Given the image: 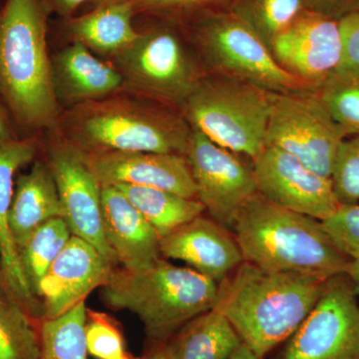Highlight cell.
<instances>
[{"mask_svg":"<svg viewBox=\"0 0 359 359\" xmlns=\"http://www.w3.org/2000/svg\"><path fill=\"white\" fill-rule=\"evenodd\" d=\"M328 278L269 271L244 262L219 283L214 309L228 318L245 346L264 359L306 320Z\"/></svg>","mask_w":359,"mask_h":359,"instance_id":"6da1fadb","label":"cell"},{"mask_svg":"<svg viewBox=\"0 0 359 359\" xmlns=\"http://www.w3.org/2000/svg\"><path fill=\"white\" fill-rule=\"evenodd\" d=\"M41 0H6L0 9V99L22 128H53L61 105L47 46Z\"/></svg>","mask_w":359,"mask_h":359,"instance_id":"7a4b0ae2","label":"cell"},{"mask_svg":"<svg viewBox=\"0 0 359 359\" xmlns=\"http://www.w3.org/2000/svg\"><path fill=\"white\" fill-rule=\"evenodd\" d=\"M58 133L84 153L153 152L186 156L192 127L181 110L144 98L107 97L72 106Z\"/></svg>","mask_w":359,"mask_h":359,"instance_id":"3957f363","label":"cell"},{"mask_svg":"<svg viewBox=\"0 0 359 359\" xmlns=\"http://www.w3.org/2000/svg\"><path fill=\"white\" fill-rule=\"evenodd\" d=\"M231 231L245 262L269 271L332 276L351 259L318 219L273 204L257 193L238 209Z\"/></svg>","mask_w":359,"mask_h":359,"instance_id":"277c9868","label":"cell"},{"mask_svg":"<svg viewBox=\"0 0 359 359\" xmlns=\"http://www.w3.org/2000/svg\"><path fill=\"white\" fill-rule=\"evenodd\" d=\"M219 285L195 269L161 259L150 268L113 269L101 295L106 306L136 314L153 342H166L215 308Z\"/></svg>","mask_w":359,"mask_h":359,"instance_id":"5b68a950","label":"cell"},{"mask_svg":"<svg viewBox=\"0 0 359 359\" xmlns=\"http://www.w3.org/2000/svg\"><path fill=\"white\" fill-rule=\"evenodd\" d=\"M273 95L249 82L205 73L181 111L193 129L254 160L266 148Z\"/></svg>","mask_w":359,"mask_h":359,"instance_id":"8992f818","label":"cell"},{"mask_svg":"<svg viewBox=\"0 0 359 359\" xmlns=\"http://www.w3.org/2000/svg\"><path fill=\"white\" fill-rule=\"evenodd\" d=\"M190 39L205 73L249 82L271 93L316 90L283 70L269 45L229 8L199 14Z\"/></svg>","mask_w":359,"mask_h":359,"instance_id":"52a82bcc","label":"cell"},{"mask_svg":"<svg viewBox=\"0 0 359 359\" xmlns=\"http://www.w3.org/2000/svg\"><path fill=\"white\" fill-rule=\"evenodd\" d=\"M112 60L124 87L179 110L205 74L194 49L169 27L140 32Z\"/></svg>","mask_w":359,"mask_h":359,"instance_id":"ba28073f","label":"cell"},{"mask_svg":"<svg viewBox=\"0 0 359 359\" xmlns=\"http://www.w3.org/2000/svg\"><path fill=\"white\" fill-rule=\"evenodd\" d=\"M346 138L316 90L273 93L266 146L280 149L311 171L332 178L337 151Z\"/></svg>","mask_w":359,"mask_h":359,"instance_id":"9c48e42d","label":"cell"},{"mask_svg":"<svg viewBox=\"0 0 359 359\" xmlns=\"http://www.w3.org/2000/svg\"><path fill=\"white\" fill-rule=\"evenodd\" d=\"M276 359H359V304L347 273L327 278L316 306Z\"/></svg>","mask_w":359,"mask_h":359,"instance_id":"30bf717a","label":"cell"},{"mask_svg":"<svg viewBox=\"0 0 359 359\" xmlns=\"http://www.w3.org/2000/svg\"><path fill=\"white\" fill-rule=\"evenodd\" d=\"M186 158L197 200L212 219L231 231L238 209L257 193L252 160L222 147L193 128Z\"/></svg>","mask_w":359,"mask_h":359,"instance_id":"8fae6325","label":"cell"},{"mask_svg":"<svg viewBox=\"0 0 359 359\" xmlns=\"http://www.w3.org/2000/svg\"><path fill=\"white\" fill-rule=\"evenodd\" d=\"M58 135L49 146L47 163L57 186L62 218L73 236L86 241L114 264L117 261L104 233L102 184L84 153Z\"/></svg>","mask_w":359,"mask_h":359,"instance_id":"7c38bea8","label":"cell"},{"mask_svg":"<svg viewBox=\"0 0 359 359\" xmlns=\"http://www.w3.org/2000/svg\"><path fill=\"white\" fill-rule=\"evenodd\" d=\"M252 165L257 193L273 204L320 222L339 209L332 178L311 171L289 153L266 146Z\"/></svg>","mask_w":359,"mask_h":359,"instance_id":"4fadbf2b","label":"cell"},{"mask_svg":"<svg viewBox=\"0 0 359 359\" xmlns=\"http://www.w3.org/2000/svg\"><path fill=\"white\" fill-rule=\"evenodd\" d=\"M269 49L283 70L316 90L341 63L339 22L304 11L271 41Z\"/></svg>","mask_w":359,"mask_h":359,"instance_id":"5bb4252c","label":"cell"},{"mask_svg":"<svg viewBox=\"0 0 359 359\" xmlns=\"http://www.w3.org/2000/svg\"><path fill=\"white\" fill-rule=\"evenodd\" d=\"M113 264L96 248L72 236L37 287L43 320L62 316L105 285Z\"/></svg>","mask_w":359,"mask_h":359,"instance_id":"9a60e30c","label":"cell"},{"mask_svg":"<svg viewBox=\"0 0 359 359\" xmlns=\"http://www.w3.org/2000/svg\"><path fill=\"white\" fill-rule=\"evenodd\" d=\"M84 156L102 185L149 187L197 199L186 156L153 152L84 153Z\"/></svg>","mask_w":359,"mask_h":359,"instance_id":"2e32d148","label":"cell"},{"mask_svg":"<svg viewBox=\"0 0 359 359\" xmlns=\"http://www.w3.org/2000/svg\"><path fill=\"white\" fill-rule=\"evenodd\" d=\"M36 152V142L32 138L0 141V285L32 318H43L41 302L23 273L9 226L16 174L34 160Z\"/></svg>","mask_w":359,"mask_h":359,"instance_id":"e0dca14e","label":"cell"},{"mask_svg":"<svg viewBox=\"0 0 359 359\" xmlns=\"http://www.w3.org/2000/svg\"><path fill=\"white\" fill-rule=\"evenodd\" d=\"M160 250L218 285L245 262L233 231L204 214L161 238Z\"/></svg>","mask_w":359,"mask_h":359,"instance_id":"ac0fdd59","label":"cell"},{"mask_svg":"<svg viewBox=\"0 0 359 359\" xmlns=\"http://www.w3.org/2000/svg\"><path fill=\"white\" fill-rule=\"evenodd\" d=\"M102 218L106 240L123 269H145L162 259L159 235L117 187L102 185Z\"/></svg>","mask_w":359,"mask_h":359,"instance_id":"d6986e66","label":"cell"},{"mask_svg":"<svg viewBox=\"0 0 359 359\" xmlns=\"http://www.w3.org/2000/svg\"><path fill=\"white\" fill-rule=\"evenodd\" d=\"M52 74L60 105L101 100L124 87L117 68L97 58L79 42L73 41L52 58Z\"/></svg>","mask_w":359,"mask_h":359,"instance_id":"ffe728a7","label":"cell"},{"mask_svg":"<svg viewBox=\"0 0 359 359\" xmlns=\"http://www.w3.org/2000/svg\"><path fill=\"white\" fill-rule=\"evenodd\" d=\"M58 217L62 218V209L55 179L48 163L36 161L14 187L9 226L18 250L41 224Z\"/></svg>","mask_w":359,"mask_h":359,"instance_id":"44dd1931","label":"cell"},{"mask_svg":"<svg viewBox=\"0 0 359 359\" xmlns=\"http://www.w3.org/2000/svg\"><path fill=\"white\" fill-rule=\"evenodd\" d=\"M136 13L134 0L97 6L91 13L72 18L68 32L93 53L115 57L138 39L132 20Z\"/></svg>","mask_w":359,"mask_h":359,"instance_id":"7402d4cb","label":"cell"},{"mask_svg":"<svg viewBox=\"0 0 359 359\" xmlns=\"http://www.w3.org/2000/svg\"><path fill=\"white\" fill-rule=\"evenodd\" d=\"M167 344L173 359H230L244 342L228 318L212 309L187 323Z\"/></svg>","mask_w":359,"mask_h":359,"instance_id":"603a6c76","label":"cell"},{"mask_svg":"<svg viewBox=\"0 0 359 359\" xmlns=\"http://www.w3.org/2000/svg\"><path fill=\"white\" fill-rule=\"evenodd\" d=\"M153 226L160 238L205 212L197 199L182 197L161 189L115 185Z\"/></svg>","mask_w":359,"mask_h":359,"instance_id":"cb8c5ba5","label":"cell"},{"mask_svg":"<svg viewBox=\"0 0 359 359\" xmlns=\"http://www.w3.org/2000/svg\"><path fill=\"white\" fill-rule=\"evenodd\" d=\"M85 302L55 318L43 320L39 330V359H88Z\"/></svg>","mask_w":359,"mask_h":359,"instance_id":"d4e9b609","label":"cell"},{"mask_svg":"<svg viewBox=\"0 0 359 359\" xmlns=\"http://www.w3.org/2000/svg\"><path fill=\"white\" fill-rule=\"evenodd\" d=\"M72 236L65 219L58 217L41 224L18 250L23 273L35 294L40 280Z\"/></svg>","mask_w":359,"mask_h":359,"instance_id":"484cf974","label":"cell"},{"mask_svg":"<svg viewBox=\"0 0 359 359\" xmlns=\"http://www.w3.org/2000/svg\"><path fill=\"white\" fill-rule=\"evenodd\" d=\"M39 358V332L32 316L0 285V359Z\"/></svg>","mask_w":359,"mask_h":359,"instance_id":"4316f807","label":"cell"},{"mask_svg":"<svg viewBox=\"0 0 359 359\" xmlns=\"http://www.w3.org/2000/svg\"><path fill=\"white\" fill-rule=\"evenodd\" d=\"M229 9L247 23L269 47L306 11L304 0H231Z\"/></svg>","mask_w":359,"mask_h":359,"instance_id":"83f0119b","label":"cell"},{"mask_svg":"<svg viewBox=\"0 0 359 359\" xmlns=\"http://www.w3.org/2000/svg\"><path fill=\"white\" fill-rule=\"evenodd\" d=\"M316 92L347 138L359 136V74L335 71Z\"/></svg>","mask_w":359,"mask_h":359,"instance_id":"f1b7e54d","label":"cell"},{"mask_svg":"<svg viewBox=\"0 0 359 359\" xmlns=\"http://www.w3.org/2000/svg\"><path fill=\"white\" fill-rule=\"evenodd\" d=\"M332 181L340 205L359 203V136L346 138L340 144Z\"/></svg>","mask_w":359,"mask_h":359,"instance_id":"f546056e","label":"cell"},{"mask_svg":"<svg viewBox=\"0 0 359 359\" xmlns=\"http://www.w3.org/2000/svg\"><path fill=\"white\" fill-rule=\"evenodd\" d=\"M85 339L88 353L94 358L110 359L125 353L121 332L107 314L87 309Z\"/></svg>","mask_w":359,"mask_h":359,"instance_id":"4dcf8cb0","label":"cell"},{"mask_svg":"<svg viewBox=\"0 0 359 359\" xmlns=\"http://www.w3.org/2000/svg\"><path fill=\"white\" fill-rule=\"evenodd\" d=\"M321 224L344 256L359 259V203L340 205Z\"/></svg>","mask_w":359,"mask_h":359,"instance_id":"1f68e13d","label":"cell"},{"mask_svg":"<svg viewBox=\"0 0 359 359\" xmlns=\"http://www.w3.org/2000/svg\"><path fill=\"white\" fill-rule=\"evenodd\" d=\"M231 0H134L136 13H151L177 15L219 11L222 6L231 4Z\"/></svg>","mask_w":359,"mask_h":359,"instance_id":"d6a6232c","label":"cell"},{"mask_svg":"<svg viewBox=\"0 0 359 359\" xmlns=\"http://www.w3.org/2000/svg\"><path fill=\"white\" fill-rule=\"evenodd\" d=\"M342 39V59L339 70L359 74V11L339 21Z\"/></svg>","mask_w":359,"mask_h":359,"instance_id":"836d02e7","label":"cell"},{"mask_svg":"<svg viewBox=\"0 0 359 359\" xmlns=\"http://www.w3.org/2000/svg\"><path fill=\"white\" fill-rule=\"evenodd\" d=\"M304 4L306 11L337 21L359 11V0H304Z\"/></svg>","mask_w":359,"mask_h":359,"instance_id":"e575fe53","label":"cell"},{"mask_svg":"<svg viewBox=\"0 0 359 359\" xmlns=\"http://www.w3.org/2000/svg\"><path fill=\"white\" fill-rule=\"evenodd\" d=\"M95 1L96 0H49L51 6L55 9L56 13L62 16H70L77 11L85 2Z\"/></svg>","mask_w":359,"mask_h":359,"instance_id":"d590c367","label":"cell"},{"mask_svg":"<svg viewBox=\"0 0 359 359\" xmlns=\"http://www.w3.org/2000/svg\"><path fill=\"white\" fill-rule=\"evenodd\" d=\"M1 100V99H0ZM4 104L0 103V141L11 140L15 138L13 135L11 121L8 119V112Z\"/></svg>","mask_w":359,"mask_h":359,"instance_id":"8d00e7d4","label":"cell"},{"mask_svg":"<svg viewBox=\"0 0 359 359\" xmlns=\"http://www.w3.org/2000/svg\"><path fill=\"white\" fill-rule=\"evenodd\" d=\"M145 359H173L166 342H154V346Z\"/></svg>","mask_w":359,"mask_h":359,"instance_id":"74e56055","label":"cell"},{"mask_svg":"<svg viewBox=\"0 0 359 359\" xmlns=\"http://www.w3.org/2000/svg\"><path fill=\"white\" fill-rule=\"evenodd\" d=\"M346 273L353 283L354 292L359 297V259H353L351 262Z\"/></svg>","mask_w":359,"mask_h":359,"instance_id":"f35d334b","label":"cell"},{"mask_svg":"<svg viewBox=\"0 0 359 359\" xmlns=\"http://www.w3.org/2000/svg\"><path fill=\"white\" fill-rule=\"evenodd\" d=\"M230 359H261L257 358L256 354L252 353V351L245 346V344H243L242 346H241L240 348L238 349L237 351H236L235 353L233 354V355L231 356Z\"/></svg>","mask_w":359,"mask_h":359,"instance_id":"ab89813d","label":"cell"},{"mask_svg":"<svg viewBox=\"0 0 359 359\" xmlns=\"http://www.w3.org/2000/svg\"><path fill=\"white\" fill-rule=\"evenodd\" d=\"M132 1V0H96L97 6H105V4H117V2Z\"/></svg>","mask_w":359,"mask_h":359,"instance_id":"60d3db41","label":"cell"},{"mask_svg":"<svg viewBox=\"0 0 359 359\" xmlns=\"http://www.w3.org/2000/svg\"><path fill=\"white\" fill-rule=\"evenodd\" d=\"M110 359H140V358H132L131 355H129L128 353H123L122 355H119V356H117V358H110ZM143 359H145V358H143Z\"/></svg>","mask_w":359,"mask_h":359,"instance_id":"b9f144b4","label":"cell"}]
</instances>
